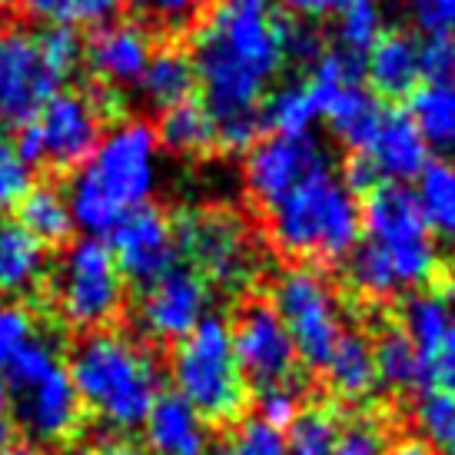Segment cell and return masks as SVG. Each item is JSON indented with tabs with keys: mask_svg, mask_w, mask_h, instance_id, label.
Returning <instances> with one entry per match:
<instances>
[{
	"mask_svg": "<svg viewBox=\"0 0 455 455\" xmlns=\"http://www.w3.org/2000/svg\"><path fill=\"white\" fill-rule=\"evenodd\" d=\"M47 273V253L17 220L0 216V303L37 290Z\"/></svg>",
	"mask_w": 455,
	"mask_h": 455,
	"instance_id": "obj_21",
	"label": "cell"
},
{
	"mask_svg": "<svg viewBox=\"0 0 455 455\" xmlns=\"http://www.w3.org/2000/svg\"><path fill=\"white\" fill-rule=\"evenodd\" d=\"M107 246L114 253L120 276L130 279V283H140V286L170 273L180 259L173 220L150 203L124 216L107 233Z\"/></svg>",
	"mask_w": 455,
	"mask_h": 455,
	"instance_id": "obj_16",
	"label": "cell"
},
{
	"mask_svg": "<svg viewBox=\"0 0 455 455\" xmlns=\"http://www.w3.org/2000/svg\"><path fill=\"white\" fill-rule=\"evenodd\" d=\"M7 382V403L13 422L30 443L64 445L84 422V405L76 399L60 349L44 332L24 346L11 363L0 366Z\"/></svg>",
	"mask_w": 455,
	"mask_h": 455,
	"instance_id": "obj_5",
	"label": "cell"
},
{
	"mask_svg": "<svg viewBox=\"0 0 455 455\" xmlns=\"http://www.w3.org/2000/svg\"><path fill=\"white\" fill-rule=\"evenodd\" d=\"M389 435L386 426L376 419H353L349 426L339 429L332 455H389Z\"/></svg>",
	"mask_w": 455,
	"mask_h": 455,
	"instance_id": "obj_40",
	"label": "cell"
},
{
	"mask_svg": "<svg viewBox=\"0 0 455 455\" xmlns=\"http://www.w3.org/2000/svg\"><path fill=\"white\" fill-rule=\"evenodd\" d=\"M153 130H156L160 147H166L170 153H180V156H200V153H210L216 147L213 114L193 97L164 110L160 127Z\"/></svg>",
	"mask_w": 455,
	"mask_h": 455,
	"instance_id": "obj_28",
	"label": "cell"
},
{
	"mask_svg": "<svg viewBox=\"0 0 455 455\" xmlns=\"http://www.w3.org/2000/svg\"><path fill=\"white\" fill-rule=\"evenodd\" d=\"M103 455H150V452L137 443H110Z\"/></svg>",
	"mask_w": 455,
	"mask_h": 455,
	"instance_id": "obj_47",
	"label": "cell"
},
{
	"mask_svg": "<svg viewBox=\"0 0 455 455\" xmlns=\"http://www.w3.org/2000/svg\"><path fill=\"white\" fill-rule=\"evenodd\" d=\"M269 306L276 309V316L290 332L299 363L309 369L326 366L346 329H342L339 292L323 276V269L306 263L286 266L269 286Z\"/></svg>",
	"mask_w": 455,
	"mask_h": 455,
	"instance_id": "obj_7",
	"label": "cell"
},
{
	"mask_svg": "<svg viewBox=\"0 0 455 455\" xmlns=\"http://www.w3.org/2000/svg\"><path fill=\"white\" fill-rule=\"evenodd\" d=\"M353 156H359L379 183H409V180H419V173L426 170L432 150L426 147L409 110L382 107L376 130L369 133L363 150H355Z\"/></svg>",
	"mask_w": 455,
	"mask_h": 455,
	"instance_id": "obj_17",
	"label": "cell"
},
{
	"mask_svg": "<svg viewBox=\"0 0 455 455\" xmlns=\"http://www.w3.org/2000/svg\"><path fill=\"white\" fill-rule=\"evenodd\" d=\"M137 87L160 110H170L177 103L190 100L193 87H196L190 53L180 51V47H160V51H153L150 64H147Z\"/></svg>",
	"mask_w": 455,
	"mask_h": 455,
	"instance_id": "obj_27",
	"label": "cell"
},
{
	"mask_svg": "<svg viewBox=\"0 0 455 455\" xmlns=\"http://www.w3.org/2000/svg\"><path fill=\"white\" fill-rule=\"evenodd\" d=\"M323 173H332V164L329 150L313 133H269L246 153L243 183L250 200L269 213L303 183Z\"/></svg>",
	"mask_w": 455,
	"mask_h": 455,
	"instance_id": "obj_12",
	"label": "cell"
},
{
	"mask_svg": "<svg viewBox=\"0 0 455 455\" xmlns=\"http://www.w3.org/2000/svg\"><path fill=\"white\" fill-rule=\"evenodd\" d=\"M269 240L283 256L306 266L349 259L363 240L359 203L332 173L313 177L269 210Z\"/></svg>",
	"mask_w": 455,
	"mask_h": 455,
	"instance_id": "obj_4",
	"label": "cell"
},
{
	"mask_svg": "<svg viewBox=\"0 0 455 455\" xmlns=\"http://www.w3.org/2000/svg\"><path fill=\"white\" fill-rule=\"evenodd\" d=\"M37 47L47 70L60 84H64L67 76H74L76 67L84 64V40L70 27H44L37 34Z\"/></svg>",
	"mask_w": 455,
	"mask_h": 455,
	"instance_id": "obj_36",
	"label": "cell"
},
{
	"mask_svg": "<svg viewBox=\"0 0 455 455\" xmlns=\"http://www.w3.org/2000/svg\"><path fill=\"white\" fill-rule=\"evenodd\" d=\"M0 455H34V452L24 449V445H7V449H0Z\"/></svg>",
	"mask_w": 455,
	"mask_h": 455,
	"instance_id": "obj_50",
	"label": "cell"
},
{
	"mask_svg": "<svg viewBox=\"0 0 455 455\" xmlns=\"http://www.w3.org/2000/svg\"><path fill=\"white\" fill-rule=\"evenodd\" d=\"M259 116L273 133H313L316 120H323V97L309 76L290 80L266 93Z\"/></svg>",
	"mask_w": 455,
	"mask_h": 455,
	"instance_id": "obj_24",
	"label": "cell"
},
{
	"mask_svg": "<svg viewBox=\"0 0 455 455\" xmlns=\"http://www.w3.org/2000/svg\"><path fill=\"white\" fill-rule=\"evenodd\" d=\"M0 419H11V403H7V382L0 372Z\"/></svg>",
	"mask_w": 455,
	"mask_h": 455,
	"instance_id": "obj_48",
	"label": "cell"
},
{
	"mask_svg": "<svg viewBox=\"0 0 455 455\" xmlns=\"http://www.w3.org/2000/svg\"><path fill=\"white\" fill-rule=\"evenodd\" d=\"M11 4H17V0H0V11H7Z\"/></svg>",
	"mask_w": 455,
	"mask_h": 455,
	"instance_id": "obj_52",
	"label": "cell"
},
{
	"mask_svg": "<svg viewBox=\"0 0 455 455\" xmlns=\"http://www.w3.org/2000/svg\"><path fill=\"white\" fill-rule=\"evenodd\" d=\"M422 67L426 80H449L452 74V37H426L422 40Z\"/></svg>",
	"mask_w": 455,
	"mask_h": 455,
	"instance_id": "obj_43",
	"label": "cell"
},
{
	"mask_svg": "<svg viewBox=\"0 0 455 455\" xmlns=\"http://www.w3.org/2000/svg\"><path fill=\"white\" fill-rule=\"evenodd\" d=\"M256 409H259V419L269 422L273 429H286L296 412L303 409V386L299 379H283L273 382V386H263L259 395H256Z\"/></svg>",
	"mask_w": 455,
	"mask_h": 455,
	"instance_id": "obj_38",
	"label": "cell"
},
{
	"mask_svg": "<svg viewBox=\"0 0 455 455\" xmlns=\"http://www.w3.org/2000/svg\"><path fill=\"white\" fill-rule=\"evenodd\" d=\"M286 11L296 17V20H323V17H332V13L342 7V0H279Z\"/></svg>",
	"mask_w": 455,
	"mask_h": 455,
	"instance_id": "obj_44",
	"label": "cell"
},
{
	"mask_svg": "<svg viewBox=\"0 0 455 455\" xmlns=\"http://www.w3.org/2000/svg\"><path fill=\"white\" fill-rule=\"evenodd\" d=\"M60 90L37 47V34L0 27V124L27 127L40 107Z\"/></svg>",
	"mask_w": 455,
	"mask_h": 455,
	"instance_id": "obj_14",
	"label": "cell"
},
{
	"mask_svg": "<svg viewBox=\"0 0 455 455\" xmlns=\"http://www.w3.org/2000/svg\"><path fill=\"white\" fill-rule=\"evenodd\" d=\"M210 455H286V443L283 432L273 429L269 422L259 416H246L223 432V439L213 445Z\"/></svg>",
	"mask_w": 455,
	"mask_h": 455,
	"instance_id": "obj_35",
	"label": "cell"
},
{
	"mask_svg": "<svg viewBox=\"0 0 455 455\" xmlns=\"http://www.w3.org/2000/svg\"><path fill=\"white\" fill-rule=\"evenodd\" d=\"M53 455H93V452L84 449V445H64V449H57Z\"/></svg>",
	"mask_w": 455,
	"mask_h": 455,
	"instance_id": "obj_49",
	"label": "cell"
},
{
	"mask_svg": "<svg viewBox=\"0 0 455 455\" xmlns=\"http://www.w3.org/2000/svg\"><path fill=\"white\" fill-rule=\"evenodd\" d=\"M210 303H213L210 283L196 276L190 266H173L170 273L140 290L133 323L143 332V339L177 346L210 316Z\"/></svg>",
	"mask_w": 455,
	"mask_h": 455,
	"instance_id": "obj_13",
	"label": "cell"
},
{
	"mask_svg": "<svg viewBox=\"0 0 455 455\" xmlns=\"http://www.w3.org/2000/svg\"><path fill=\"white\" fill-rule=\"evenodd\" d=\"M67 372L80 405L116 432L143 429L164 392L160 359L147 342L120 329L84 332L70 349Z\"/></svg>",
	"mask_w": 455,
	"mask_h": 455,
	"instance_id": "obj_3",
	"label": "cell"
},
{
	"mask_svg": "<svg viewBox=\"0 0 455 455\" xmlns=\"http://www.w3.org/2000/svg\"><path fill=\"white\" fill-rule=\"evenodd\" d=\"M160 177V140L147 120H120L74 170L67 203L74 227L103 240L127 213L147 206Z\"/></svg>",
	"mask_w": 455,
	"mask_h": 455,
	"instance_id": "obj_2",
	"label": "cell"
},
{
	"mask_svg": "<svg viewBox=\"0 0 455 455\" xmlns=\"http://www.w3.org/2000/svg\"><path fill=\"white\" fill-rule=\"evenodd\" d=\"M170 379L173 392L206 422H236L250 403V382L233 355L229 326L220 316H206L173 346Z\"/></svg>",
	"mask_w": 455,
	"mask_h": 455,
	"instance_id": "obj_6",
	"label": "cell"
},
{
	"mask_svg": "<svg viewBox=\"0 0 455 455\" xmlns=\"http://www.w3.org/2000/svg\"><path fill=\"white\" fill-rule=\"evenodd\" d=\"M40 336L37 316L20 303H0V366Z\"/></svg>",
	"mask_w": 455,
	"mask_h": 455,
	"instance_id": "obj_39",
	"label": "cell"
},
{
	"mask_svg": "<svg viewBox=\"0 0 455 455\" xmlns=\"http://www.w3.org/2000/svg\"><path fill=\"white\" fill-rule=\"evenodd\" d=\"M177 253L190 269L223 290H243L259 269V253L240 213L223 206H193L173 220Z\"/></svg>",
	"mask_w": 455,
	"mask_h": 455,
	"instance_id": "obj_9",
	"label": "cell"
},
{
	"mask_svg": "<svg viewBox=\"0 0 455 455\" xmlns=\"http://www.w3.org/2000/svg\"><path fill=\"white\" fill-rule=\"evenodd\" d=\"M326 382L329 389L336 392L339 399L346 403H363L369 399L379 379H376V359H372V339L363 336V332H342L339 342H336V349L332 355L326 359Z\"/></svg>",
	"mask_w": 455,
	"mask_h": 455,
	"instance_id": "obj_22",
	"label": "cell"
},
{
	"mask_svg": "<svg viewBox=\"0 0 455 455\" xmlns=\"http://www.w3.org/2000/svg\"><path fill=\"white\" fill-rule=\"evenodd\" d=\"M409 116L416 120L426 147L443 153V160H455V84L432 80L412 93Z\"/></svg>",
	"mask_w": 455,
	"mask_h": 455,
	"instance_id": "obj_23",
	"label": "cell"
},
{
	"mask_svg": "<svg viewBox=\"0 0 455 455\" xmlns=\"http://www.w3.org/2000/svg\"><path fill=\"white\" fill-rule=\"evenodd\" d=\"M363 74H366L369 90H372L376 100H405V97H412L422 87V80H426L422 40L416 34H405V30L382 34L363 57Z\"/></svg>",
	"mask_w": 455,
	"mask_h": 455,
	"instance_id": "obj_19",
	"label": "cell"
},
{
	"mask_svg": "<svg viewBox=\"0 0 455 455\" xmlns=\"http://www.w3.org/2000/svg\"><path fill=\"white\" fill-rule=\"evenodd\" d=\"M140 4H143V0H140Z\"/></svg>",
	"mask_w": 455,
	"mask_h": 455,
	"instance_id": "obj_53",
	"label": "cell"
},
{
	"mask_svg": "<svg viewBox=\"0 0 455 455\" xmlns=\"http://www.w3.org/2000/svg\"><path fill=\"white\" fill-rule=\"evenodd\" d=\"M283 53H286V60L313 67L326 53L323 34L306 20H283Z\"/></svg>",
	"mask_w": 455,
	"mask_h": 455,
	"instance_id": "obj_41",
	"label": "cell"
},
{
	"mask_svg": "<svg viewBox=\"0 0 455 455\" xmlns=\"http://www.w3.org/2000/svg\"><path fill=\"white\" fill-rule=\"evenodd\" d=\"M30 187H34V166L24 164L17 143L0 130V213L17 210V203L30 193Z\"/></svg>",
	"mask_w": 455,
	"mask_h": 455,
	"instance_id": "obj_37",
	"label": "cell"
},
{
	"mask_svg": "<svg viewBox=\"0 0 455 455\" xmlns=\"http://www.w3.org/2000/svg\"><path fill=\"white\" fill-rule=\"evenodd\" d=\"M372 359H376V379L392 392L426 389V369L419 359V349L405 336L403 326H386L372 339Z\"/></svg>",
	"mask_w": 455,
	"mask_h": 455,
	"instance_id": "obj_26",
	"label": "cell"
},
{
	"mask_svg": "<svg viewBox=\"0 0 455 455\" xmlns=\"http://www.w3.org/2000/svg\"><path fill=\"white\" fill-rule=\"evenodd\" d=\"M336 40L339 51L353 57H366L369 47L382 37V4L379 0H342L336 13Z\"/></svg>",
	"mask_w": 455,
	"mask_h": 455,
	"instance_id": "obj_34",
	"label": "cell"
},
{
	"mask_svg": "<svg viewBox=\"0 0 455 455\" xmlns=\"http://www.w3.org/2000/svg\"><path fill=\"white\" fill-rule=\"evenodd\" d=\"M336 439H339V419L323 405H303L283 432L286 455H332Z\"/></svg>",
	"mask_w": 455,
	"mask_h": 455,
	"instance_id": "obj_33",
	"label": "cell"
},
{
	"mask_svg": "<svg viewBox=\"0 0 455 455\" xmlns=\"http://www.w3.org/2000/svg\"><path fill=\"white\" fill-rule=\"evenodd\" d=\"M416 200L429 223V233L455 246V160H429L419 173Z\"/></svg>",
	"mask_w": 455,
	"mask_h": 455,
	"instance_id": "obj_30",
	"label": "cell"
},
{
	"mask_svg": "<svg viewBox=\"0 0 455 455\" xmlns=\"http://www.w3.org/2000/svg\"><path fill=\"white\" fill-rule=\"evenodd\" d=\"M449 76H452V84H455V40H452V74Z\"/></svg>",
	"mask_w": 455,
	"mask_h": 455,
	"instance_id": "obj_51",
	"label": "cell"
},
{
	"mask_svg": "<svg viewBox=\"0 0 455 455\" xmlns=\"http://www.w3.org/2000/svg\"><path fill=\"white\" fill-rule=\"evenodd\" d=\"M229 342L233 355L240 363L246 382H256L259 389L283 379H296V346L290 332L276 316V309L266 299L243 303L233 326H229Z\"/></svg>",
	"mask_w": 455,
	"mask_h": 455,
	"instance_id": "obj_15",
	"label": "cell"
},
{
	"mask_svg": "<svg viewBox=\"0 0 455 455\" xmlns=\"http://www.w3.org/2000/svg\"><path fill=\"white\" fill-rule=\"evenodd\" d=\"M124 296V276L107 240L80 236L67 246L53 273V306L67 326L80 332L107 329L120 316Z\"/></svg>",
	"mask_w": 455,
	"mask_h": 455,
	"instance_id": "obj_8",
	"label": "cell"
},
{
	"mask_svg": "<svg viewBox=\"0 0 455 455\" xmlns=\"http://www.w3.org/2000/svg\"><path fill=\"white\" fill-rule=\"evenodd\" d=\"M17 223L40 243V246H60L74 233V216L67 193L57 187H30L24 200L17 203Z\"/></svg>",
	"mask_w": 455,
	"mask_h": 455,
	"instance_id": "obj_29",
	"label": "cell"
},
{
	"mask_svg": "<svg viewBox=\"0 0 455 455\" xmlns=\"http://www.w3.org/2000/svg\"><path fill=\"white\" fill-rule=\"evenodd\" d=\"M124 0H20L34 20L47 27H103L114 20Z\"/></svg>",
	"mask_w": 455,
	"mask_h": 455,
	"instance_id": "obj_32",
	"label": "cell"
},
{
	"mask_svg": "<svg viewBox=\"0 0 455 455\" xmlns=\"http://www.w3.org/2000/svg\"><path fill=\"white\" fill-rule=\"evenodd\" d=\"M439 273V250L422 240H359L346 259V279L366 299H392L399 292L426 290Z\"/></svg>",
	"mask_w": 455,
	"mask_h": 455,
	"instance_id": "obj_11",
	"label": "cell"
},
{
	"mask_svg": "<svg viewBox=\"0 0 455 455\" xmlns=\"http://www.w3.org/2000/svg\"><path fill=\"white\" fill-rule=\"evenodd\" d=\"M409 11L426 37H452L455 34V0H412Z\"/></svg>",
	"mask_w": 455,
	"mask_h": 455,
	"instance_id": "obj_42",
	"label": "cell"
},
{
	"mask_svg": "<svg viewBox=\"0 0 455 455\" xmlns=\"http://www.w3.org/2000/svg\"><path fill=\"white\" fill-rule=\"evenodd\" d=\"M323 116H326L332 137L355 153L363 150V143L379 124L382 103L363 84H349V87H339L329 97L326 107H323Z\"/></svg>",
	"mask_w": 455,
	"mask_h": 455,
	"instance_id": "obj_25",
	"label": "cell"
},
{
	"mask_svg": "<svg viewBox=\"0 0 455 455\" xmlns=\"http://www.w3.org/2000/svg\"><path fill=\"white\" fill-rule=\"evenodd\" d=\"M153 34L140 20H110L93 30L84 44V60L90 74L110 90L137 87L153 57Z\"/></svg>",
	"mask_w": 455,
	"mask_h": 455,
	"instance_id": "obj_18",
	"label": "cell"
},
{
	"mask_svg": "<svg viewBox=\"0 0 455 455\" xmlns=\"http://www.w3.org/2000/svg\"><path fill=\"white\" fill-rule=\"evenodd\" d=\"M103 137L100 107L74 90H57L40 114L20 127L17 153L27 166L47 164L53 170H76Z\"/></svg>",
	"mask_w": 455,
	"mask_h": 455,
	"instance_id": "obj_10",
	"label": "cell"
},
{
	"mask_svg": "<svg viewBox=\"0 0 455 455\" xmlns=\"http://www.w3.org/2000/svg\"><path fill=\"white\" fill-rule=\"evenodd\" d=\"M147 452L150 455H210L213 435L210 422L177 392H160L150 416L143 422Z\"/></svg>",
	"mask_w": 455,
	"mask_h": 455,
	"instance_id": "obj_20",
	"label": "cell"
},
{
	"mask_svg": "<svg viewBox=\"0 0 455 455\" xmlns=\"http://www.w3.org/2000/svg\"><path fill=\"white\" fill-rule=\"evenodd\" d=\"M412 422L419 443H426L435 455H455V392L422 389L412 403Z\"/></svg>",
	"mask_w": 455,
	"mask_h": 455,
	"instance_id": "obj_31",
	"label": "cell"
},
{
	"mask_svg": "<svg viewBox=\"0 0 455 455\" xmlns=\"http://www.w3.org/2000/svg\"><path fill=\"white\" fill-rule=\"evenodd\" d=\"M389 455H435L426 443H419V439H409V443H399L392 445Z\"/></svg>",
	"mask_w": 455,
	"mask_h": 455,
	"instance_id": "obj_46",
	"label": "cell"
},
{
	"mask_svg": "<svg viewBox=\"0 0 455 455\" xmlns=\"http://www.w3.org/2000/svg\"><path fill=\"white\" fill-rule=\"evenodd\" d=\"M143 4H147L156 17L170 20V24H183V20H190L193 13L200 11L206 0H143Z\"/></svg>",
	"mask_w": 455,
	"mask_h": 455,
	"instance_id": "obj_45",
	"label": "cell"
},
{
	"mask_svg": "<svg viewBox=\"0 0 455 455\" xmlns=\"http://www.w3.org/2000/svg\"><path fill=\"white\" fill-rule=\"evenodd\" d=\"M187 53L203 87V107L216 124L259 116L286 64L276 0H216L193 30Z\"/></svg>",
	"mask_w": 455,
	"mask_h": 455,
	"instance_id": "obj_1",
	"label": "cell"
}]
</instances>
